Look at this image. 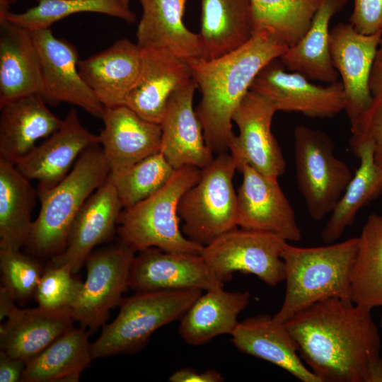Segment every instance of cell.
I'll return each mask as SVG.
<instances>
[{
    "instance_id": "cell-1",
    "label": "cell",
    "mask_w": 382,
    "mask_h": 382,
    "mask_svg": "<svg viewBox=\"0 0 382 382\" xmlns=\"http://www.w3.org/2000/svg\"><path fill=\"white\" fill-rule=\"evenodd\" d=\"M299 354L321 382H366L380 357L371 309L339 298L316 302L284 323Z\"/></svg>"
},
{
    "instance_id": "cell-2",
    "label": "cell",
    "mask_w": 382,
    "mask_h": 382,
    "mask_svg": "<svg viewBox=\"0 0 382 382\" xmlns=\"http://www.w3.org/2000/svg\"><path fill=\"white\" fill-rule=\"evenodd\" d=\"M288 46L272 33L255 32L244 45L215 59L189 63L202 94L195 110L204 141L214 154L226 153L235 135L232 117L260 70Z\"/></svg>"
},
{
    "instance_id": "cell-3",
    "label": "cell",
    "mask_w": 382,
    "mask_h": 382,
    "mask_svg": "<svg viewBox=\"0 0 382 382\" xmlns=\"http://www.w3.org/2000/svg\"><path fill=\"white\" fill-rule=\"evenodd\" d=\"M357 250L358 237L318 247L286 243L281 254L285 296L274 319L284 323L301 310L330 298L352 301L351 277Z\"/></svg>"
},
{
    "instance_id": "cell-4",
    "label": "cell",
    "mask_w": 382,
    "mask_h": 382,
    "mask_svg": "<svg viewBox=\"0 0 382 382\" xmlns=\"http://www.w3.org/2000/svg\"><path fill=\"white\" fill-rule=\"evenodd\" d=\"M110 173L101 146L96 144L81 154L57 185L50 189L38 187L40 209L27 246L41 257L52 258L62 253L81 207Z\"/></svg>"
},
{
    "instance_id": "cell-5",
    "label": "cell",
    "mask_w": 382,
    "mask_h": 382,
    "mask_svg": "<svg viewBox=\"0 0 382 382\" xmlns=\"http://www.w3.org/2000/svg\"><path fill=\"white\" fill-rule=\"evenodd\" d=\"M201 169L185 166L175 169L155 193L124 208L117 220L122 243L136 253L148 248L166 252L201 254L203 245L187 238L180 230L178 204L183 195L199 180Z\"/></svg>"
},
{
    "instance_id": "cell-6",
    "label": "cell",
    "mask_w": 382,
    "mask_h": 382,
    "mask_svg": "<svg viewBox=\"0 0 382 382\" xmlns=\"http://www.w3.org/2000/svg\"><path fill=\"white\" fill-rule=\"evenodd\" d=\"M202 294L199 289L136 292L122 299L112 323L91 344L93 359L139 350L160 328L180 319Z\"/></svg>"
},
{
    "instance_id": "cell-7",
    "label": "cell",
    "mask_w": 382,
    "mask_h": 382,
    "mask_svg": "<svg viewBox=\"0 0 382 382\" xmlns=\"http://www.w3.org/2000/svg\"><path fill=\"white\" fill-rule=\"evenodd\" d=\"M237 165L230 154H218L201 169L197 183L181 197L178 216L183 232L205 246L237 226V193L233 178Z\"/></svg>"
},
{
    "instance_id": "cell-8",
    "label": "cell",
    "mask_w": 382,
    "mask_h": 382,
    "mask_svg": "<svg viewBox=\"0 0 382 382\" xmlns=\"http://www.w3.org/2000/svg\"><path fill=\"white\" fill-rule=\"evenodd\" d=\"M294 140L297 186L311 217L320 221L332 212L353 174L324 132L297 126Z\"/></svg>"
},
{
    "instance_id": "cell-9",
    "label": "cell",
    "mask_w": 382,
    "mask_h": 382,
    "mask_svg": "<svg viewBox=\"0 0 382 382\" xmlns=\"http://www.w3.org/2000/svg\"><path fill=\"white\" fill-rule=\"evenodd\" d=\"M286 243L272 233L235 228L204 246L201 255L224 283L240 272L274 286L285 280L281 254Z\"/></svg>"
},
{
    "instance_id": "cell-10",
    "label": "cell",
    "mask_w": 382,
    "mask_h": 382,
    "mask_svg": "<svg viewBox=\"0 0 382 382\" xmlns=\"http://www.w3.org/2000/svg\"><path fill=\"white\" fill-rule=\"evenodd\" d=\"M136 252L120 242L117 246L91 253L85 265L87 274L69 311L75 321L90 331L105 324L109 311L119 306L128 286Z\"/></svg>"
},
{
    "instance_id": "cell-11",
    "label": "cell",
    "mask_w": 382,
    "mask_h": 382,
    "mask_svg": "<svg viewBox=\"0 0 382 382\" xmlns=\"http://www.w3.org/2000/svg\"><path fill=\"white\" fill-rule=\"evenodd\" d=\"M286 69L279 58L272 60L258 73L250 90L269 100L278 111L328 118L345 110L341 82L316 85L301 74Z\"/></svg>"
},
{
    "instance_id": "cell-12",
    "label": "cell",
    "mask_w": 382,
    "mask_h": 382,
    "mask_svg": "<svg viewBox=\"0 0 382 382\" xmlns=\"http://www.w3.org/2000/svg\"><path fill=\"white\" fill-rule=\"evenodd\" d=\"M31 32L40 64L41 96L45 101L72 104L102 119L105 107L79 74L75 46L57 37L50 28Z\"/></svg>"
},
{
    "instance_id": "cell-13",
    "label": "cell",
    "mask_w": 382,
    "mask_h": 382,
    "mask_svg": "<svg viewBox=\"0 0 382 382\" xmlns=\"http://www.w3.org/2000/svg\"><path fill=\"white\" fill-rule=\"evenodd\" d=\"M277 108L269 100L249 91L233 113L232 120L238 134L232 138L228 150L238 170L248 164L260 173L278 179L286 170V161L272 132Z\"/></svg>"
},
{
    "instance_id": "cell-14",
    "label": "cell",
    "mask_w": 382,
    "mask_h": 382,
    "mask_svg": "<svg viewBox=\"0 0 382 382\" xmlns=\"http://www.w3.org/2000/svg\"><path fill=\"white\" fill-rule=\"evenodd\" d=\"M238 170L242 183L237 191V226L265 231L286 241H299L301 231L294 210L277 178L266 176L248 164Z\"/></svg>"
},
{
    "instance_id": "cell-15",
    "label": "cell",
    "mask_w": 382,
    "mask_h": 382,
    "mask_svg": "<svg viewBox=\"0 0 382 382\" xmlns=\"http://www.w3.org/2000/svg\"><path fill=\"white\" fill-rule=\"evenodd\" d=\"M201 254L148 248L135 255L128 286L135 292L209 290L224 286Z\"/></svg>"
},
{
    "instance_id": "cell-16",
    "label": "cell",
    "mask_w": 382,
    "mask_h": 382,
    "mask_svg": "<svg viewBox=\"0 0 382 382\" xmlns=\"http://www.w3.org/2000/svg\"><path fill=\"white\" fill-rule=\"evenodd\" d=\"M381 37L382 33H360L349 23H337L330 30V56L342 79L345 110L350 123L369 108L373 100L370 76Z\"/></svg>"
},
{
    "instance_id": "cell-17",
    "label": "cell",
    "mask_w": 382,
    "mask_h": 382,
    "mask_svg": "<svg viewBox=\"0 0 382 382\" xmlns=\"http://www.w3.org/2000/svg\"><path fill=\"white\" fill-rule=\"evenodd\" d=\"M96 144H100L99 135L88 130L76 109L71 108L61 127L21 157L15 167L28 180H37L38 187L50 189L68 175L86 149Z\"/></svg>"
},
{
    "instance_id": "cell-18",
    "label": "cell",
    "mask_w": 382,
    "mask_h": 382,
    "mask_svg": "<svg viewBox=\"0 0 382 382\" xmlns=\"http://www.w3.org/2000/svg\"><path fill=\"white\" fill-rule=\"evenodd\" d=\"M122 209L109 175L81 207L73 223L65 249L52 257L50 264L67 265L74 274L79 272L93 248L112 236Z\"/></svg>"
},
{
    "instance_id": "cell-19",
    "label": "cell",
    "mask_w": 382,
    "mask_h": 382,
    "mask_svg": "<svg viewBox=\"0 0 382 382\" xmlns=\"http://www.w3.org/2000/svg\"><path fill=\"white\" fill-rule=\"evenodd\" d=\"M197 88L192 78L173 93L160 123L161 152L175 170L185 166L202 169L214 159L193 108V97Z\"/></svg>"
},
{
    "instance_id": "cell-20",
    "label": "cell",
    "mask_w": 382,
    "mask_h": 382,
    "mask_svg": "<svg viewBox=\"0 0 382 382\" xmlns=\"http://www.w3.org/2000/svg\"><path fill=\"white\" fill-rule=\"evenodd\" d=\"M100 144L110 173H121L140 161L161 152L160 124L140 117L126 105L105 108Z\"/></svg>"
},
{
    "instance_id": "cell-21",
    "label": "cell",
    "mask_w": 382,
    "mask_h": 382,
    "mask_svg": "<svg viewBox=\"0 0 382 382\" xmlns=\"http://www.w3.org/2000/svg\"><path fill=\"white\" fill-rule=\"evenodd\" d=\"M141 50L140 74L125 105L160 124L171 95L192 79L191 69L187 62L166 50Z\"/></svg>"
},
{
    "instance_id": "cell-22",
    "label": "cell",
    "mask_w": 382,
    "mask_h": 382,
    "mask_svg": "<svg viewBox=\"0 0 382 382\" xmlns=\"http://www.w3.org/2000/svg\"><path fill=\"white\" fill-rule=\"evenodd\" d=\"M79 71L105 108L125 105L141 68V50L124 38L107 49L79 60Z\"/></svg>"
},
{
    "instance_id": "cell-23",
    "label": "cell",
    "mask_w": 382,
    "mask_h": 382,
    "mask_svg": "<svg viewBox=\"0 0 382 382\" xmlns=\"http://www.w3.org/2000/svg\"><path fill=\"white\" fill-rule=\"evenodd\" d=\"M142 16L137 30L141 50H166L188 64L206 59L199 33L183 22L187 0H139Z\"/></svg>"
},
{
    "instance_id": "cell-24",
    "label": "cell",
    "mask_w": 382,
    "mask_h": 382,
    "mask_svg": "<svg viewBox=\"0 0 382 382\" xmlns=\"http://www.w3.org/2000/svg\"><path fill=\"white\" fill-rule=\"evenodd\" d=\"M40 94H30L0 105V161L14 165L62 125Z\"/></svg>"
},
{
    "instance_id": "cell-25",
    "label": "cell",
    "mask_w": 382,
    "mask_h": 382,
    "mask_svg": "<svg viewBox=\"0 0 382 382\" xmlns=\"http://www.w3.org/2000/svg\"><path fill=\"white\" fill-rule=\"evenodd\" d=\"M232 342L240 352L267 361L303 382H321L303 363L297 344L284 323L260 314L238 322Z\"/></svg>"
},
{
    "instance_id": "cell-26",
    "label": "cell",
    "mask_w": 382,
    "mask_h": 382,
    "mask_svg": "<svg viewBox=\"0 0 382 382\" xmlns=\"http://www.w3.org/2000/svg\"><path fill=\"white\" fill-rule=\"evenodd\" d=\"M42 89L32 32L0 14V105L25 96L41 95Z\"/></svg>"
},
{
    "instance_id": "cell-27",
    "label": "cell",
    "mask_w": 382,
    "mask_h": 382,
    "mask_svg": "<svg viewBox=\"0 0 382 382\" xmlns=\"http://www.w3.org/2000/svg\"><path fill=\"white\" fill-rule=\"evenodd\" d=\"M74 321L69 308L17 307L1 323L0 351L27 362L73 328Z\"/></svg>"
},
{
    "instance_id": "cell-28",
    "label": "cell",
    "mask_w": 382,
    "mask_h": 382,
    "mask_svg": "<svg viewBox=\"0 0 382 382\" xmlns=\"http://www.w3.org/2000/svg\"><path fill=\"white\" fill-rule=\"evenodd\" d=\"M248 291H227L218 286L201 294L180 319L181 338L188 345H204L216 336L232 335L238 316L248 306Z\"/></svg>"
},
{
    "instance_id": "cell-29",
    "label": "cell",
    "mask_w": 382,
    "mask_h": 382,
    "mask_svg": "<svg viewBox=\"0 0 382 382\" xmlns=\"http://www.w3.org/2000/svg\"><path fill=\"white\" fill-rule=\"evenodd\" d=\"M347 0H321L304 35L289 47L279 59L285 68L311 81L332 83L337 81L338 73L330 52L329 24Z\"/></svg>"
},
{
    "instance_id": "cell-30",
    "label": "cell",
    "mask_w": 382,
    "mask_h": 382,
    "mask_svg": "<svg viewBox=\"0 0 382 382\" xmlns=\"http://www.w3.org/2000/svg\"><path fill=\"white\" fill-rule=\"evenodd\" d=\"M254 33L250 0H202L199 35L206 59L236 50Z\"/></svg>"
},
{
    "instance_id": "cell-31",
    "label": "cell",
    "mask_w": 382,
    "mask_h": 382,
    "mask_svg": "<svg viewBox=\"0 0 382 382\" xmlns=\"http://www.w3.org/2000/svg\"><path fill=\"white\" fill-rule=\"evenodd\" d=\"M349 143L360 164L321 232L326 244L337 241L358 212L382 193V167L375 161L373 144L366 140Z\"/></svg>"
},
{
    "instance_id": "cell-32",
    "label": "cell",
    "mask_w": 382,
    "mask_h": 382,
    "mask_svg": "<svg viewBox=\"0 0 382 382\" xmlns=\"http://www.w3.org/2000/svg\"><path fill=\"white\" fill-rule=\"evenodd\" d=\"M89 333L70 329L25 363L21 381L76 382L93 359Z\"/></svg>"
},
{
    "instance_id": "cell-33",
    "label": "cell",
    "mask_w": 382,
    "mask_h": 382,
    "mask_svg": "<svg viewBox=\"0 0 382 382\" xmlns=\"http://www.w3.org/2000/svg\"><path fill=\"white\" fill-rule=\"evenodd\" d=\"M14 165L0 161V250L27 245L37 192Z\"/></svg>"
},
{
    "instance_id": "cell-34",
    "label": "cell",
    "mask_w": 382,
    "mask_h": 382,
    "mask_svg": "<svg viewBox=\"0 0 382 382\" xmlns=\"http://www.w3.org/2000/svg\"><path fill=\"white\" fill-rule=\"evenodd\" d=\"M351 286L354 303L371 310L382 306V216L370 214L358 236Z\"/></svg>"
},
{
    "instance_id": "cell-35",
    "label": "cell",
    "mask_w": 382,
    "mask_h": 382,
    "mask_svg": "<svg viewBox=\"0 0 382 382\" xmlns=\"http://www.w3.org/2000/svg\"><path fill=\"white\" fill-rule=\"evenodd\" d=\"M37 4L23 13H13L9 8L0 6L3 14L12 23L30 31L50 28L73 14L91 12L120 18L127 23L136 19L127 0H36Z\"/></svg>"
},
{
    "instance_id": "cell-36",
    "label": "cell",
    "mask_w": 382,
    "mask_h": 382,
    "mask_svg": "<svg viewBox=\"0 0 382 382\" xmlns=\"http://www.w3.org/2000/svg\"><path fill=\"white\" fill-rule=\"evenodd\" d=\"M320 1L250 0L254 32H270L291 47L308 30Z\"/></svg>"
},
{
    "instance_id": "cell-37",
    "label": "cell",
    "mask_w": 382,
    "mask_h": 382,
    "mask_svg": "<svg viewBox=\"0 0 382 382\" xmlns=\"http://www.w3.org/2000/svg\"><path fill=\"white\" fill-rule=\"evenodd\" d=\"M174 171L162 153L158 152L121 173H110V175L124 209L131 207L155 193L166 183Z\"/></svg>"
},
{
    "instance_id": "cell-38",
    "label": "cell",
    "mask_w": 382,
    "mask_h": 382,
    "mask_svg": "<svg viewBox=\"0 0 382 382\" xmlns=\"http://www.w3.org/2000/svg\"><path fill=\"white\" fill-rule=\"evenodd\" d=\"M1 282L16 301L35 296L44 269L40 262L19 250H0Z\"/></svg>"
},
{
    "instance_id": "cell-39",
    "label": "cell",
    "mask_w": 382,
    "mask_h": 382,
    "mask_svg": "<svg viewBox=\"0 0 382 382\" xmlns=\"http://www.w3.org/2000/svg\"><path fill=\"white\" fill-rule=\"evenodd\" d=\"M67 265H53L44 270L35 297L38 306L51 310L69 308L83 282L74 277Z\"/></svg>"
},
{
    "instance_id": "cell-40",
    "label": "cell",
    "mask_w": 382,
    "mask_h": 382,
    "mask_svg": "<svg viewBox=\"0 0 382 382\" xmlns=\"http://www.w3.org/2000/svg\"><path fill=\"white\" fill-rule=\"evenodd\" d=\"M350 126V142L371 141L375 161L382 167V93L374 96L369 108Z\"/></svg>"
},
{
    "instance_id": "cell-41",
    "label": "cell",
    "mask_w": 382,
    "mask_h": 382,
    "mask_svg": "<svg viewBox=\"0 0 382 382\" xmlns=\"http://www.w3.org/2000/svg\"><path fill=\"white\" fill-rule=\"evenodd\" d=\"M349 23L364 35L382 33V0H354Z\"/></svg>"
},
{
    "instance_id": "cell-42",
    "label": "cell",
    "mask_w": 382,
    "mask_h": 382,
    "mask_svg": "<svg viewBox=\"0 0 382 382\" xmlns=\"http://www.w3.org/2000/svg\"><path fill=\"white\" fill-rule=\"evenodd\" d=\"M168 381L170 382H222L224 378L214 369L198 372L192 368L185 367L173 373Z\"/></svg>"
},
{
    "instance_id": "cell-43",
    "label": "cell",
    "mask_w": 382,
    "mask_h": 382,
    "mask_svg": "<svg viewBox=\"0 0 382 382\" xmlns=\"http://www.w3.org/2000/svg\"><path fill=\"white\" fill-rule=\"evenodd\" d=\"M25 361L0 351V381H21Z\"/></svg>"
},
{
    "instance_id": "cell-44",
    "label": "cell",
    "mask_w": 382,
    "mask_h": 382,
    "mask_svg": "<svg viewBox=\"0 0 382 382\" xmlns=\"http://www.w3.org/2000/svg\"><path fill=\"white\" fill-rule=\"evenodd\" d=\"M369 85L373 96L382 93V37L371 69Z\"/></svg>"
},
{
    "instance_id": "cell-45",
    "label": "cell",
    "mask_w": 382,
    "mask_h": 382,
    "mask_svg": "<svg viewBox=\"0 0 382 382\" xmlns=\"http://www.w3.org/2000/svg\"><path fill=\"white\" fill-rule=\"evenodd\" d=\"M16 299L11 292L3 285L0 287V320L7 318L17 308Z\"/></svg>"
},
{
    "instance_id": "cell-46",
    "label": "cell",
    "mask_w": 382,
    "mask_h": 382,
    "mask_svg": "<svg viewBox=\"0 0 382 382\" xmlns=\"http://www.w3.org/2000/svg\"><path fill=\"white\" fill-rule=\"evenodd\" d=\"M366 382H382V357L374 361L369 369Z\"/></svg>"
},
{
    "instance_id": "cell-47",
    "label": "cell",
    "mask_w": 382,
    "mask_h": 382,
    "mask_svg": "<svg viewBox=\"0 0 382 382\" xmlns=\"http://www.w3.org/2000/svg\"><path fill=\"white\" fill-rule=\"evenodd\" d=\"M16 0H0V6L9 8L11 4L16 2Z\"/></svg>"
},
{
    "instance_id": "cell-48",
    "label": "cell",
    "mask_w": 382,
    "mask_h": 382,
    "mask_svg": "<svg viewBox=\"0 0 382 382\" xmlns=\"http://www.w3.org/2000/svg\"><path fill=\"white\" fill-rule=\"evenodd\" d=\"M380 326H381V328L382 329V315H381V322H380ZM381 357H382V356H381Z\"/></svg>"
},
{
    "instance_id": "cell-49",
    "label": "cell",
    "mask_w": 382,
    "mask_h": 382,
    "mask_svg": "<svg viewBox=\"0 0 382 382\" xmlns=\"http://www.w3.org/2000/svg\"><path fill=\"white\" fill-rule=\"evenodd\" d=\"M127 1H129V0H127Z\"/></svg>"
}]
</instances>
